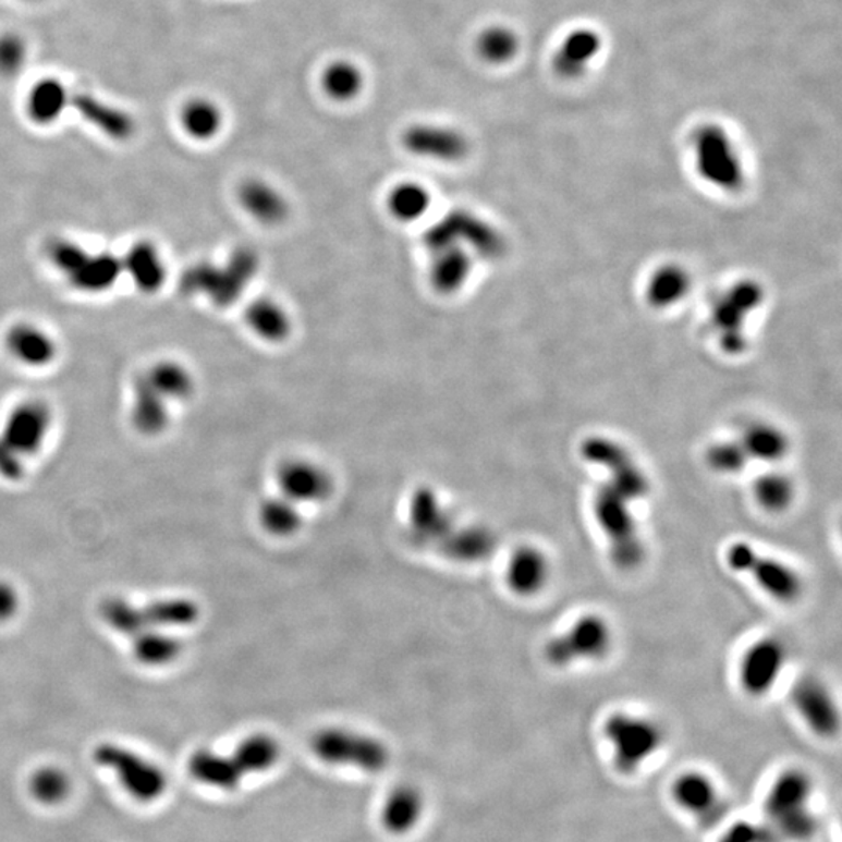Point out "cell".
Wrapping results in <instances>:
<instances>
[{"instance_id":"45","label":"cell","mask_w":842,"mask_h":842,"mask_svg":"<svg viewBox=\"0 0 842 842\" xmlns=\"http://www.w3.org/2000/svg\"><path fill=\"white\" fill-rule=\"evenodd\" d=\"M25 49L16 38L0 39V74H13L24 63Z\"/></svg>"},{"instance_id":"31","label":"cell","mask_w":842,"mask_h":842,"mask_svg":"<svg viewBox=\"0 0 842 842\" xmlns=\"http://www.w3.org/2000/svg\"><path fill=\"white\" fill-rule=\"evenodd\" d=\"M135 403H133L132 422L137 431L146 436H157L168 428L171 414H169V401L158 395L147 385L143 376L135 382Z\"/></svg>"},{"instance_id":"28","label":"cell","mask_w":842,"mask_h":842,"mask_svg":"<svg viewBox=\"0 0 842 842\" xmlns=\"http://www.w3.org/2000/svg\"><path fill=\"white\" fill-rule=\"evenodd\" d=\"M425 812V797L418 788L401 785L386 797L381 822L393 834L410 833L418 826Z\"/></svg>"},{"instance_id":"3","label":"cell","mask_w":842,"mask_h":842,"mask_svg":"<svg viewBox=\"0 0 842 842\" xmlns=\"http://www.w3.org/2000/svg\"><path fill=\"white\" fill-rule=\"evenodd\" d=\"M47 258L68 284L83 294H103L124 274L121 258L113 253L91 252L66 237H58L47 245Z\"/></svg>"},{"instance_id":"33","label":"cell","mask_w":842,"mask_h":842,"mask_svg":"<svg viewBox=\"0 0 842 842\" xmlns=\"http://www.w3.org/2000/svg\"><path fill=\"white\" fill-rule=\"evenodd\" d=\"M147 385L169 403L191 399L195 389L194 375L176 361H160L143 375Z\"/></svg>"},{"instance_id":"29","label":"cell","mask_w":842,"mask_h":842,"mask_svg":"<svg viewBox=\"0 0 842 842\" xmlns=\"http://www.w3.org/2000/svg\"><path fill=\"white\" fill-rule=\"evenodd\" d=\"M520 50H522V38L511 25H489L475 38L476 57L487 66H508L518 58Z\"/></svg>"},{"instance_id":"20","label":"cell","mask_w":842,"mask_h":842,"mask_svg":"<svg viewBox=\"0 0 842 842\" xmlns=\"http://www.w3.org/2000/svg\"><path fill=\"white\" fill-rule=\"evenodd\" d=\"M5 349L17 364L28 368H46L58 357L57 339L45 327L21 321L5 335Z\"/></svg>"},{"instance_id":"12","label":"cell","mask_w":842,"mask_h":842,"mask_svg":"<svg viewBox=\"0 0 842 842\" xmlns=\"http://www.w3.org/2000/svg\"><path fill=\"white\" fill-rule=\"evenodd\" d=\"M401 144L414 157L444 164L464 161L469 154L467 135L440 122H417L406 126L401 133Z\"/></svg>"},{"instance_id":"9","label":"cell","mask_w":842,"mask_h":842,"mask_svg":"<svg viewBox=\"0 0 842 842\" xmlns=\"http://www.w3.org/2000/svg\"><path fill=\"white\" fill-rule=\"evenodd\" d=\"M581 454L588 464L602 468L609 475L607 486L623 495L632 504L649 497L648 475L623 444L607 437H591L582 443Z\"/></svg>"},{"instance_id":"23","label":"cell","mask_w":842,"mask_h":842,"mask_svg":"<svg viewBox=\"0 0 842 842\" xmlns=\"http://www.w3.org/2000/svg\"><path fill=\"white\" fill-rule=\"evenodd\" d=\"M237 202L245 215L261 225H280L289 216L288 198L266 180H245L237 190Z\"/></svg>"},{"instance_id":"13","label":"cell","mask_w":842,"mask_h":842,"mask_svg":"<svg viewBox=\"0 0 842 842\" xmlns=\"http://www.w3.org/2000/svg\"><path fill=\"white\" fill-rule=\"evenodd\" d=\"M791 704L805 725L820 739H833L840 732V710L826 683L804 675L791 690Z\"/></svg>"},{"instance_id":"5","label":"cell","mask_w":842,"mask_h":842,"mask_svg":"<svg viewBox=\"0 0 842 842\" xmlns=\"http://www.w3.org/2000/svg\"><path fill=\"white\" fill-rule=\"evenodd\" d=\"M725 565L733 573L749 577L768 598L782 606H793L804 596L801 573L783 560L762 554L747 541H733L725 549Z\"/></svg>"},{"instance_id":"7","label":"cell","mask_w":842,"mask_h":842,"mask_svg":"<svg viewBox=\"0 0 842 842\" xmlns=\"http://www.w3.org/2000/svg\"><path fill=\"white\" fill-rule=\"evenodd\" d=\"M310 751L321 762L359 769L368 774L385 771L392 758L385 741L342 728L319 730L310 740Z\"/></svg>"},{"instance_id":"42","label":"cell","mask_w":842,"mask_h":842,"mask_svg":"<svg viewBox=\"0 0 842 842\" xmlns=\"http://www.w3.org/2000/svg\"><path fill=\"white\" fill-rule=\"evenodd\" d=\"M706 462L715 473L725 476L740 475L751 464L739 440L711 444L707 450Z\"/></svg>"},{"instance_id":"36","label":"cell","mask_w":842,"mask_h":842,"mask_svg":"<svg viewBox=\"0 0 842 842\" xmlns=\"http://www.w3.org/2000/svg\"><path fill=\"white\" fill-rule=\"evenodd\" d=\"M431 193L417 182H401L390 187L386 206L399 222L411 223L423 219L431 208Z\"/></svg>"},{"instance_id":"11","label":"cell","mask_w":842,"mask_h":842,"mask_svg":"<svg viewBox=\"0 0 842 842\" xmlns=\"http://www.w3.org/2000/svg\"><path fill=\"white\" fill-rule=\"evenodd\" d=\"M788 661V649L774 635L755 639L739 663V682L744 695L761 699L776 688Z\"/></svg>"},{"instance_id":"39","label":"cell","mask_w":842,"mask_h":842,"mask_svg":"<svg viewBox=\"0 0 842 842\" xmlns=\"http://www.w3.org/2000/svg\"><path fill=\"white\" fill-rule=\"evenodd\" d=\"M143 612L148 627L193 626L200 617L197 603L186 598L160 599L143 607Z\"/></svg>"},{"instance_id":"19","label":"cell","mask_w":842,"mask_h":842,"mask_svg":"<svg viewBox=\"0 0 842 842\" xmlns=\"http://www.w3.org/2000/svg\"><path fill=\"white\" fill-rule=\"evenodd\" d=\"M672 797L683 812L695 816L703 826H711L724 816V802L718 786L699 771L683 772L672 785Z\"/></svg>"},{"instance_id":"15","label":"cell","mask_w":842,"mask_h":842,"mask_svg":"<svg viewBox=\"0 0 842 842\" xmlns=\"http://www.w3.org/2000/svg\"><path fill=\"white\" fill-rule=\"evenodd\" d=\"M274 479L280 495L298 505L327 501L334 490L330 473L306 459L281 462L274 473Z\"/></svg>"},{"instance_id":"1","label":"cell","mask_w":842,"mask_h":842,"mask_svg":"<svg viewBox=\"0 0 842 842\" xmlns=\"http://www.w3.org/2000/svg\"><path fill=\"white\" fill-rule=\"evenodd\" d=\"M634 505L606 483L593 495V515L609 549L613 566L624 573L638 570L646 560V544Z\"/></svg>"},{"instance_id":"10","label":"cell","mask_w":842,"mask_h":842,"mask_svg":"<svg viewBox=\"0 0 842 842\" xmlns=\"http://www.w3.org/2000/svg\"><path fill=\"white\" fill-rule=\"evenodd\" d=\"M96 761L111 769L121 786L137 802L148 804L158 801L168 788L164 772L155 762L125 747L102 744L97 747Z\"/></svg>"},{"instance_id":"48","label":"cell","mask_w":842,"mask_h":842,"mask_svg":"<svg viewBox=\"0 0 842 842\" xmlns=\"http://www.w3.org/2000/svg\"><path fill=\"white\" fill-rule=\"evenodd\" d=\"M20 599L12 585L0 582V621L10 620L16 613Z\"/></svg>"},{"instance_id":"14","label":"cell","mask_w":842,"mask_h":842,"mask_svg":"<svg viewBox=\"0 0 842 842\" xmlns=\"http://www.w3.org/2000/svg\"><path fill=\"white\" fill-rule=\"evenodd\" d=\"M454 516L431 487L412 493L407 505V535L417 547H437L454 527Z\"/></svg>"},{"instance_id":"35","label":"cell","mask_w":842,"mask_h":842,"mask_svg":"<svg viewBox=\"0 0 842 842\" xmlns=\"http://www.w3.org/2000/svg\"><path fill=\"white\" fill-rule=\"evenodd\" d=\"M233 757L240 762L245 777L264 774L280 761V743L267 733H253L237 744Z\"/></svg>"},{"instance_id":"38","label":"cell","mask_w":842,"mask_h":842,"mask_svg":"<svg viewBox=\"0 0 842 842\" xmlns=\"http://www.w3.org/2000/svg\"><path fill=\"white\" fill-rule=\"evenodd\" d=\"M259 524L272 537H292L302 529L303 515L300 505L283 495L270 497L261 502L258 511Z\"/></svg>"},{"instance_id":"34","label":"cell","mask_w":842,"mask_h":842,"mask_svg":"<svg viewBox=\"0 0 842 842\" xmlns=\"http://www.w3.org/2000/svg\"><path fill=\"white\" fill-rule=\"evenodd\" d=\"M752 495L758 508L771 515H782L793 508L797 489L793 478L782 472H768L754 480Z\"/></svg>"},{"instance_id":"25","label":"cell","mask_w":842,"mask_h":842,"mask_svg":"<svg viewBox=\"0 0 842 842\" xmlns=\"http://www.w3.org/2000/svg\"><path fill=\"white\" fill-rule=\"evenodd\" d=\"M190 774L202 785L220 791H234L245 779L240 762L231 755L215 751H197L190 760Z\"/></svg>"},{"instance_id":"26","label":"cell","mask_w":842,"mask_h":842,"mask_svg":"<svg viewBox=\"0 0 842 842\" xmlns=\"http://www.w3.org/2000/svg\"><path fill=\"white\" fill-rule=\"evenodd\" d=\"M179 124L190 139L209 143L222 133L225 114L215 99L195 96L187 99L180 108Z\"/></svg>"},{"instance_id":"27","label":"cell","mask_w":842,"mask_h":842,"mask_svg":"<svg viewBox=\"0 0 842 842\" xmlns=\"http://www.w3.org/2000/svg\"><path fill=\"white\" fill-rule=\"evenodd\" d=\"M434 259L429 267V280L437 292L443 295L461 291L473 270L472 253L461 245L434 251Z\"/></svg>"},{"instance_id":"44","label":"cell","mask_w":842,"mask_h":842,"mask_svg":"<svg viewBox=\"0 0 842 842\" xmlns=\"http://www.w3.org/2000/svg\"><path fill=\"white\" fill-rule=\"evenodd\" d=\"M683 289H685V277L682 273L667 270V272L659 273V277L650 284V292H652L650 298L652 302L668 305V303L674 302L675 296H682Z\"/></svg>"},{"instance_id":"30","label":"cell","mask_w":842,"mask_h":842,"mask_svg":"<svg viewBox=\"0 0 842 842\" xmlns=\"http://www.w3.org/2000/svg\"><path fill=\"white\" fill-rule=\"evenodd\" d=\"M245 324L256 338L269 343L284 342L292 331L291 316L272 298H256L245 310Z\"/></svg>"},{"instance_id":"41","label":"cell","mask_w":842,"mask_h":842,"mask_svg":"<svg viewBox=\"0 0 842 842\" xmlns=\"http://www.w3.org/2000/svg\"><path fill=\"white\" fill-rule=\"evenodd\" d=\"M100 613H102L108 626L121 632V634L130 635V637H136L137 634L148 629L143 609L133 606L126 599H107L100 607Z\"/></svg>"},{"instance_id":"2","label":"cell","mask_w":842,"mask_h":842,"mask_svg":"<svg viewBox=\"0 0 842 842\" xmlns=\"http://www.w3.org/2000/svg\"><path fill=\"white\" fill-rule=\"evenodd\" d=\"M813 782L807 772L791 768L777 777L766 797V815L774 837L805 841L816 831L812 808Z\"/></svg>"},{"instance_id":"47","label":"cell","mask_w":842,"mask_h":842,"mask_svg":"<svg viewBox=\"0 0 842 842\" xmlns=\"http://www.w3.org/2000/svg\"><path fill=\"white\" fill-rule=\"evenodd\" d=\"M0 476L9 480H20L24 476L23 455L3 442L0 437Z\"/></svg>"},{"instance_id":"37","label":"cell","mask_w":842,"mask_h":842,"mask_svg":"<svg viewBox=\"0 0 842 842\" xmlns=\"http://www.w3.org/2000/svg\"><path fill=\"white\" fill-rule=\"evenodd\" d=\"M66 107V89L58 81L36 83L25 99V110L36 125L56 124Z\"/></svg>"},{"instance_id":"4","label":"cell","mask_w":842,"mask_h":842,"mask_svg":"<svg viewBox=\"0 0 842 842\" xmlns=\"http://www.w3.org/2000/svg\"><path fill=\"white\" fill-rule=\"evenodd\" d=\"M603 739L620 774L632 776L656 757L664 743L659 722L643 715L617 711L603 721Z\"/></svg>"},{"instance_id":"18","label":"cell","mask_w":842,"mask_h":842,"mask_svg":"<svg viewBox=\"0 0 842 842\" xmlns=\"http://www.w3.org/2000/svg\"><path fill=\"white\" fill-rule=\"evenodd\" d=\"M551 574V560L547 552L535 545L524 544L509 556L504 579L513 595L527 599L535 598L548 587Z\"/></svg>"},{"instance_id":"17","label":"cell","mask_w":842,"mask_h":842,"mask_svg":"<svg viewBox=\"0 0 842 842\" xmlns=\"http://www.w3.org/2000/svg\"><path fill=\"white\" fill-rule=\"evenodd\" d=\"M603 38L596 28L576 27L563 36L552 53L551 66L563 81L574 82L585 77L599 60Z\"/></svg>"},{"instance_id":"6","label":"cell","mask_w":842,"mask_h":842,"mask_svg":"<svg viewBox=\"0 0 842 842\" xmlns=\"http://www.w3.org/2000/svg\"><path fill=\"white\" fill-rule=\"evenodd\" d=\"M615 643L612 624L601 613H584L570 627L549 638L544 657L549 667L566 670L577 663L601 661Z\"/></svg>"},{"instance_id":"21","label":"cell","mask_w":842,"mask_h":842,"mask_svg":"<svg viewBox=\"0 0 842 842\" xmlns=\"http://www.w3.org/2000/svg\"><path fill=\"white\" fill-rule=\"evenodd\" d=\"M437 548L448 560L475 565L486 562L497 552L498 537L486 524H454Z\"/></svg>"},{"instance_id":"22","label":"cell","mask_w":842,"mask_h":842,"mask_svg":"<svg viewBox=\"0 0 842 842\" xmlns=\"http://www.w3.org/2000/svg\"><path fill=\"white\" fill-rule=\"evenodd\" d=\"M121 263L122 273L143 294H158L168 281V263L158 245L151 241L135 242Z\"/></svg>"},{"instance_id":"32","label":"cell","mask_w":842,"mask_h":842,"mask_svg":"<svg viewBox=\"0 0 842 842\" xmlns=\"http://www.w3.org/2000/svg\"><path fill=\"white\" fill-rule=\"evenodd\" d=\"M749 461L777 464L790 453V440L779 428L757 423L744 429L739 439Z\"/></svg>"},{"instance_id":"16","label":"cell","mask_w":842,"mask_h":842,"mask_svg":"<svg viewBox=\"0 0 842 842\" xmlns=\"http://www.w3.org/2000/svg\"><path fill=\"white\" fill-rule=\"evenodd\" d=\"M50 426H52V411L45 401L27 400L10 412L0 437L24 457L41 450Z\"/></svg>"},{"instance_id":"43","label":"cell","mask_w":842,"mask_h":842,"mask_svg":"<svg viewBox=\"0 0 842 842\" xmlns=\"http://www.w3.org/2000/svg\"><path fill=\"white\" fill-rule=\"evenodd\" d=\"M69 779L57 768H42L32 777V793L46 805H56L69 794Z\"/></svg>"},{"instance_id":"40","label":"cell","mask_w":842,"mask_h":842,"mask_svg":"<svg viewBox=\"0 0 842 842\" xmlns=\"http://www.w3.org/2000/svg\"><path fill=\"white\" fill-rule=\"evenodd\" d=\"M182 650L183 646L179 639L148 629L137 634L133 643V654L136 659L148 667L172 663L173 660L179 659Z\"/></svg>"},{"instance_id":"46","label":"cell","mask_w":842,"mask_h":842,"mask_svg":"<svg viewBox=\"0 0 842 842\" xmlns=\"http://www.w3.org/2000/svg\"><path fill=\"white\" fill-rule=\"evenodd\" d=\"M774 833L749 822H740L728 830L719 842H772Z\"/></svg>"},{"instance_id":"24","label":"cell","mask_w":842,"mask_h":842,"mask_svg":"<svg viewBox=\"0 0 842 842\" xmlns=\"http://www.w3.org/2000/svg\"><path fill=\"white\" fill-rule=\"evenodd\" d=\"M321 93L334 103H353L363 96L367 77L364 69L350 58L328 61L319 75Z\"/></svg>"},{"instance_id":"8","label":"cell","mask_w":842,"mask_h":842,"mask_svg":"<svg viewBox=\"0 0 842 842\" xmlns=\"http://www.w3.org/2000/svg\"><path fill=\"white\" fill-rule=\"evenodd\" d=\"M692 150L699 175L719 190H740L743 184V162L735 141L719 124L697 126L692 137Z\"/></svg>"}]
</instances>
